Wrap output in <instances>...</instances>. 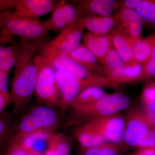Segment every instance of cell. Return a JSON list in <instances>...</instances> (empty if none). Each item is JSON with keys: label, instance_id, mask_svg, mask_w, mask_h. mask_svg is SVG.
<instances>
[{"label": "cell", "instance_id": "10", "mask_svg": "<svg viewBox=\"0 0 155 155\" xmlns=\"http://www.w3.org/2000/svg\"><path fill=\"white\" fill-rule=\"evenodd\" d=\"M49 19L46 20L48 28L56 33L74 25L77 22V12L75 6L64 0L57 3Z\"/></svg>", "mask_w": 155, "mask_h": 155}, {"label": "cell", "instance_id": "15", "mask_svg": "<svg viewBox=\"0 0 155 155\" xmlns=\"http://www.w3.org/2000/svg\"><path fill=\"white\" fill-rule=\"evenodd\" d=\"M81 45L95 57L102 67L113 47L110 35H100L89 32L84 35Z\"/></svg>", "mask_w": 155, "mask_h": 155}, {"label": "cell", "instance_id": "21", "mask_svg": "<svg viewBox=\"0 0 155 155\" xmlns=\"http://www.w3.org/2000/svg\"><path fill=\"white\" fill-rule=\"evenodd\" d=\"M155 46V34L135 43L133 58L136 63L144 65L149 61Z\"/></svg>", "mask_w": 155, "mask_h": 155}, {"label": "cell", "instance_id": "4", "mask_svg": "<svg viewBox=\"0 0 155 155\" xmlns=\"http://www.w3.org/2000/svg\"><path fill=\"white\" fill-rule=\"evenodd\" d=\"M130 104L125 95L115 93L107 94L94 102L72 110L75 117L89 121L120 113L128 109Z\"/></svg>", "mask_w": 155, "mask_h": 155}, {"label": "cell", "instance_id": "34", "mask_svg": "<svg viewBox=\"0 0 155 155\" xmlns=\"http://www.w3.org/2000/svg\"><path fill=\"white\" fill-rule=\"evenodd\" d=\"M14 0H1L0 1V10L1 12L4 11H11L14 8Z\"/></svg>", "mask_w": 155, "mask_h": 155}, {"label": "cell", "instance_id": "31", "mask_svg": "<svg viewBox=\"0 0 155 155\" xmlns=\"http://www.w3.org/2000/svg\"><path fill=\"white\" fill-rule=\"evenodd\" d=\"M9 73L0 69V93L11 97L8 91Z\"/></svg>", "mask_w": 155, "mask_h": 155}, {"label": "cell", "instance_id": "14", "mask_svg": "<svg viewBox=\"0 0 155 155\" xmlns=\"http://www.w3.org/2000/svg\"><path fill=\"white\" fill-rule=\"evenodd\" d=\"M76 3L78 19L87 16H111L120 6L119 2L113 0H85Z\"/></svg>", "mask_w": 155, "mask_h": 155}, {"label": "cell", "instance_id": "35", "mask_svg": "<svg viewBox=\"0 0 155 155\" xmlns=\"http://www.w3.org/2000/svg\"><path fill=\"white\" fill-rule=\"evenodd\" d=\"M11 102V97L8 96L3 94L0 93V112L2 113L5 108Z\"/></svg>", "mask_w": 155, "mask_h": 155}, {"label": "cell", "instance_id": "29", "mask_svg": "<svg viewBox=\"0 0 155 155\" xmlns=\"http://www.w3.org/2000/svg\"><path fill=\"white\" fill-rule=\"evenodd\" d=\"M2 114L1 115L0 118V141L1 143L8 137L10 124L9 115L7 114Z\"/></svg>", "mask_w": 155, "mask_h": 155}, {"label": "cell", "instance_id": "16", "mask_svg": "<svg viewBox=\"0 0 155 155\" xmlns=\"http://www.w3.org/2000/svg\"><path fill=\"white\" fill-rule=\"evenodd\" d=\"M77 21L82 23L89 32L100 35H110L116 28V20L112 15L81 17Z\"/></svg>", "mask_w": 155, "mask_h": 155}, {"label": "cell", "instance_id": "19", "mask_svg": "<svg viewBox=\"0 0 155 155\" xmlns=\"http://www.w3.org/2000/svg\"><path fill=\"white\" fill-rule=\"evenodd\" d=\"M66 55L89 71L106 77L105 71L102 66L95 57L82 45L72 52Z\"/></svg>", "mask_w": 155, "mask_h": 155}, {"label": "cell", "instance_id": "17", "mask_svg": "<svg viewBox=\"0 0 155 155\" xmlns=\"http://www.w3.org/2000/svg\"><path fill=\"white\" fill-rule=\"evenodd\" d=\"M103 67L106 77L109 80L118 84L125 83V64L113 46L108 53Z\"/></svg>", "mask_w": 155, "mask_h": 155}, {"label": "cell", "instance_id": "28", "mask_svg": "<svg viewBox=\"0 0 155 155\" xmlns=\"http://www.w3.org/2000/svg\"><path fill=\"white\" fill-rule=\"evenodd\" d=\"M155 76V46L149 61L143 66V80H148Z\"/></svg>", "mask_w": 155, "mask_h": 155}, {"label": "cell", "instance_id": "30", "mask_svg": "<svg viewBox=\"0 0 155 155\" xmlns=\"http://www.w3.org/2000/svg\"><path fill=\"white\" fill-rule=\"evenodd\" d=\"M136 148L137 149L155 148V129H150Z\"/></svg>", "mask_w": 155, "mask_h": 155}, {"label": "cell", "instance_id": "11", "mask_svg": "<svg viewBox=\"0 0 155 155\" xmlns=\"http://www.w3.org/2000/svg\"><path fill=\"white\" fill-rule=\"evenodd\" d=\"M116 28L135 42L141 39L143 21L134 10L120 8L114 16Z\"/></svg>", "mask_w": 155, "mask_h": 155}, {"label": "cell", "instance_id": "32", "mask_svg": "<svg viewBox=\"0 0 155 155\" xmlns=\"http://www.w3.org/2000/svg\"><path fill=\"white\" fill-rule=\"evenodd\" d=\"M6 155H33L14 143H11Z\"/></svg>", "mask_w": 155, "mask_h": 155}, {"label": "cell", "instance_id": "1", "mask_svg": "<svg viewBox=\"0 0 155 155\" xmlns=\"http://www.w3.org/2000/svg\"><path fill=\"white\" fill-rule=\"evenodd\" d=\"M22 50L15 64L10 93L14 113L22 109L35 93L38 69L35 61L36 43L21 38Z\"/></svg>", "mask_w": 155, "mask_h": 155}, {"label": "cell", "instance_id": "9", "mask_svg": "<svg viewBox=\"0 0 155 155\" xmlns=\"http://www.w3.org/2000/svg\"><path fill=\"white\" fill-rule=\"evenodd\" d=\"M85 29L83 24L77 21L60 32L48 44L63 54H69L81 45Z\"/></svg>", "mask_w": 155, "mask_h": 155}, {"label": "cell", "instance_id": "25", "mask_svg": "<svg viewBox=\"0 0 155 155\" xmlns=\"http://www.w3.org/2000/svg\"><path fill=\"white\" fill-rule=\"evenodd\" d=\"M123 148L119 144L104 143L89 148H81V155H120Z\"/></svg>", "mask_w": 155, "mask_h": 155}, {"label": "cell", "instance_id": "23", "mask_svg": "<svg viewBox=\"0 0 155 155\" xmlns=\"http://www.w3.org/2000/svg\"><path fill=\"white\" fill-rule=\"evenodd\" d=\"M107 94L104 88L99 87H87L76 97L70 107L73 109L87 105L96 101Z\"/></svg>", "mask_w": 155, "mask_h": 155}, {"label": "cell", "instance_id": "27", "mask_svg": "<svg viewBox=\"0 0 155 155\" xmlns=\"http://www.w3.org/2000/svg\"><path fill=\"white\" fill-rule=\"evenodd\" d=\"M143 65L135 62L125 66V83L143 80Z\"/></svg>", "mask_w": 155, "mask_h": 155}, {"label": "cell", "instance_id": "26", "mask_svg": "<svg viewBox=\"0 0 155 155\" xmlns=\"http://www.w3.org/2000/svg\"><path fill=\"white\" fill-rule=\"evenodd\" d=\"M135 11L143 22L155 28V0H141Z\"/></svg>", "mask_w": 155, "mask_h": 155}, {"label": "cell", "instance_id": "8", "mask_svg": "<svg viewBox=\"0 0 155 155\" xmlns=\"http://www.w3.org/2000/svg\"><path fill=\"white\" fill-rule=\"evenodd\" d=\"M54 134L52 129L16 134L11 140V143L31 154H41L47 149Z\"/></svg>", "mask_w": 155, "mask_h": 155}, {"label": "cell", "instance_id": "6", "mask_svg": "<svg viewBox=\"0 0 155 155\" xmlns=\"http://www.w3.org/2000/svg\"><path fill=\"white\" fill-rule=\"evenodd\" d=\"M59 116L53 108L46 106L34 108L23 116L17 127L16 134L26 133L44 129H52L57 126Z\"/></svg>", "mask_w": 155, "mask_h": 155}, {"label": "cell", "instance_id": "33", "mask_svg": "<svg viewBox=\"0 0 155 155\" xmlns=\"http://www.w3.org/2000/svg\"><path fill=\"white\" fill-rule=\"evenodd\" d=\"M141 0H125L120 4V8H126L135 11Z\"/></svg>", "mask_w": 155, "mask_h": 155}, {"label": "cell", "instance_id": "7", "mask_svg": "<svg viewBox=\"0 0 155 155\" xmlns=\"http://www.w3.org/2000/svg\"><path fill=\"white\" fill-rule=\"evenodd\" d=\"M100 132L106 141L121 145L123 141L125 117L119 113L87 121Z\"/></svg>", "mask_w": 155, "mask_h": 155}, {"label": "cell", "instance_id": "36", "mask_svg": "<svg viewBox=\"0 0 155 155\" xmlns=\"http://www.w3.org/2000/svg\"></svg>", "mask_w": 155, "mask_h": 155}, {"label": "cell", "instance_id": "22", "mask_svg": "<svg viewBox=\"0 0 155 155\" xmlns=\"http://www.w3.org/2000/svg\"><path fill=\"white\" fill-rule=\"evenodd\" d=\"M21 50V42L14 44L10 46H1L0 69L10 73L11 68L17 62Z\"/></svg>", "mask_w": 155, "mask_h": 155}, {"label": "cell", "instance_id": "24", "mask_svg": "<svg viewBox=\"0 0 155 155\" xmlns=\"http://www.w3.org/2000/svg\"><path fill=\"white\" fill-rule=\"evenodd\" d=\"M71 145L64 135L54 134L45 155H69Z\"/></svg>", "mask_w": 155, "mask_h": 155}, {"label": "cell", "instance_id": "5", "mask_svg": "<svg viewBox=\"0 0 155 155\" xmlns=\"http://www.w3.org/2000/svg\"><path fill=\"white\" fill-rule=\"evenodd\" d=\"M125 130L122 144L136 148L150 130V125L144 111L139 107L128 108L125 116Z\"/></svg>", "mask_w": 155, "mask_h": 155}, {"label": "cell", "instance_id": "20", "mask_svg": "<svg viewBox=\"0 0 155 155\" xmlns=\"http://www.w3.org/2000/svg\"><path fill=\"white\" fill-rule=\"evenodd\" d=\"M74 136L81 148H89L107 142L103 136L87 122L75 130Z\"/></svg>", "mask_w": 155, "mask_h": 155}, {"label": "cell", "instance_id": "13", "mask_svg": "<svg viewBox=\"0 0 155 155\" xmlns=\"http://www.w3.org/2000/svg\"><path fill=\"white\" fill-rule=\"evenodd\" d=\"M54 0H14V12L19 17L37 19L52 11Z\"/></svg>", "mask_w": 155, "mask_h": 155}, {"label": "cell", "instance_id": "2", "mask_svg": "<svg viewBox=\"0 0 155 155\" xmlns=\"http://www.w3.org/2000/svg\"><path fill=\"white\" fill-rule=\"evenodd\" d=\"M1 43L13 42L12 37L16 35L35 43L46 41L50 31L46 20L19 17L13 11L0 13Z\"/></svg>", "mask_w": 155, "mask_h": 155}, {"label": "cell", "instance_id": "12", "mask_svg": "<svg viewBox=\"0 0 155 155\" xmlns=\"http://www.w3.org/2000/svg\"><path fill=\"white\" fill-rule=\"evenodd\" d=\"M55 73L61 97L60 107L64 111L71 106L84 88L80 81L69 72L55 69Z\"/></svg>", "mask_w": 155, "mask_h": 155}, {"label": "cell", "instance_id": "3", "mask_svg": "<svg viewBox=\"0 0 155 155\" xmlns=\"http://www.w3.org/2000/svg\"><path fill=\"white\" fill-rule=\"evenodd\" d=\"M35 61L38 69L35 93L39 102L53 108L61 106V97L56 79L55 69L46 58L39 54Z\"/></svg>", "mask_w": 155, "mask_h": 155}, {"label": "cell", "instance_id": "18", "mask_svg": "<svg viewBox=\"0 0 155 155\" xmlns=\"http://www.w3.org/2000/svg\"><path fill=\"white\" fill-rule=\"evenodd\" d=\"M110 36L113 47L122 59L125 66L135 63L133 50L135 42L117 29L113 31Z\"/></svg>", "mask_w": 155, "mask_h": 155}]
</instances>
